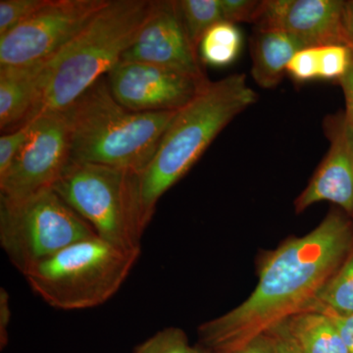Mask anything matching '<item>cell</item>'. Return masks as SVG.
Segmentation results:
<instances>
[{
    "mask_svg": "<svg viewBox=\"0 0 353 353\" xmlns=\"http://www.w3.org/2000/svg\"><path fill=\"white\" fill-rule=\"evenodd\" d=\"M353 250V218L334 210L312 232L271 252L254 292L238 307L199 327L209 352H225L312 307Z\"/></svg>",
    "mask_w": 353,
    "mask_h": 353,
    "instance_id": "1",
    "label": "cell"
},
{
    "mask_svg": "<svg viewBox=\"0 0 353 353\" xmlns=\"http://www.w3.org/2000/svg\"><path fill=\"white\" fill-rule=\"evenodd\" d=\"M152 0H108L43 67L41 97L32 119L63 112L99 79L108 74L138 38L152 15Z\"/></svg>",
    "mask_w": 353,
    "mask_h": 353,
    "instance_id": "2",
    "label": "cell"
},
{
    "mask_svg": "<svg viewBox=\"0 0 353 353\" xmlns=\"http://www.w3.org/2000/svg\"><path fill=\"white\" fill-rule=\"evenodd\" d=\"M257 101L245 74L209 82L192 101L178 111L157 152L138 174L139 201L148 227L157 204L201 158L225 127Z\"/></svg>",
    "mask_w": 353,
    "mask_h": 353,
    "instance_id": "3",
    "label": "cell"
},
{
    "mask_svg": "<svg viewBox=\"0 0 353 353\" xmlns=\"http://www.w3.org/2000/svg\"><path fill=\"white\" fill-rule=\"evenodd\" d=\"M72 159L139 174L152 161L178 111L134 112L99 79L67 110Z\"/></svg>",
    "mask_w": 353,
    "mask_h": 353,
    "instance_id": "4",
    "label": "cell"
},
{
    "mask_svg": "<svg viewBox=\"0 0 353 353\" xmlns=\"http://www.w3.org/2000/svg\"><path fill=\"white\" fill-rule=\"evenodd\" d=\"M139 254L95 236L67 246L24 276L32 292L51 307L83 310L115 296Z\"/></svg>",
    "mask_w": 353,
    "mask_h": 353,
    "instance_id": "5",
    "label": "cell"
},
{
    "mask_svg": "<svg viewBox=\"0 0 353 353\" xmlns=\"http://www.w3.org/2000/svg\"><path fill=\"white\" fill-rule=\"evenodd\" d=\"M52 189L102 240L128 252H141L146 226L138 174L71 159Z\"/></svg>",
    "mask_w": 353,
    "mask_h": 353,
    "instance_id": "6",
    "label": "cell"
},
{
    "mask_svg": "<svg viewBox=\"0 0 353 353\" xmlns=\"http://www.w3.org/2000/svg\"><path fill=\"white\" fill-rule=\"evenodd\" d=\"M95 236L94 228L53 189L21 199L0 197V245L23 275L67 246Z\"/></svg>",
    "mask_w": 353,
    "mask_h": 353,
    "instance_id": "7",
    "label": "cell"
},
{
    "mask_svg": "<svg viewBox=\"0 0 353 353\" xmlns=\"http://www.w3.org/2000/svg\"><path fill=\"white\" fill-rule=\"evenodd\" d=\"M108 0H48L12 31L0 37V68L46 62L64 48Z\"/></svg>",
    "mask_w": 353,
    "mask_h": 353,
    "instance_id": "8",
    "label": "cell"
},
{
    "mask_svg": "<svg viewBox=\"0 0 353 353\" xmlns=\"http://www.w3.org/2000/svg\"><path fill=\"white\" fill-rule=\"evenodd\" d=\"M27 125L25 143L0 176V197L21 199L52 189L71 161V131L64 112L43 113Z\"/></svg>",
    "mask_w": 353,
    "mask_h": 353,
    "instance_id": "9",
    "label": "cell"
},
{
    "mask_svg": "<svg viewBox=\"0 0 353 353\" xmlns=\"http://www.w3.org/2000/svg\"><path fill=\"white\" fill-rule=\"evenodd\" d=\"M108 75L114 99L134 112L180 111L209 83L208 79L201 80L157 65L123 60Z\"/></svg>",
    "mask_w": 353,
    "mask_h": 353,
    "instance_id": "10",
    "label": "cell"
},
{
    "mask_svg": "<svg viewBox=\"0 0 353 353\" xmlns=\"http://www.w3.org/2000/svg\"><path fill=\"white\" fill-rule=\"evenodd\" d=\"M123 61L143 62L205 80L183 26L178 1H155L152 15Z\"/></svg>",
    "mask_w": 353,
    "mask_h": 353,
    "instance_id": "11",
    "label": "cell"
},
{
    "mask_svg": "<svg viewBox=\"0 0 353 353\" xmlns=\"http://www.w3.org/2000/svg\"><path fill=\"white\" fill-rule=\"evenodd\" d=\"M345 9L341 0H267L255 25L289 32L306 48L348 46Z\"/></svg>",
    "mask_w": 353,
    "mask_h": 353,
    "instance_id": "12",
    "label": "cell"
},
{
    "mask_svg": "<svg viewBox=\"0 0 353 353\" xmlns=\"http://www.w3.org/2000/svg\"><path fill=\"white\" fill-rule=\"evenodd\" d=\"M325 125L329 152L297 197L296 209L301 212L316 202L331 201L353 218V125L345 113L330 116Z\"/></svg>",
    "mask_w": 353,
    "mask_h": 353,
    "instance_id": "13",
    "label": "cell"
},
{
    "mask_svg": "<svg viewBox=\"0 0 353 353\" xmlns=\"http://www.w3.org/2000/svg\"><path fill=\"white\" fill-rule=\"evenodd\" d=\"M46 62L0 68V129L2 132L15 131L31 122L41 97Z\"/></svg>",
    "mask_w": 353,
    "mask_h": 353,
    "instance_id": "14",
    "label": "cell"
},
{
    "mask_svg": "<svg viewBox=\"0 0 353 353\" xmlns=\"http://www.w3.org/2000/svg\"><path fill=\"white\" fill-rule=\"evenodd\" d=\"M303 48L306 46L289 32L256 29L252 39V78L261 88L277 87L292 58Z\"/></svg>",
    "mask_w": 353,
    "mask_h": 353,
    "instance_id": "15",
    "label": "cell"
},
{
    "mask_svg": "<svg viewBox=\"0 0 353 353\" xmlns=\"http://www.w3.org/2000/svg\"><path fill=\"white\" fill-rule=\"evenodd\" d=\"M301 353H348L331 317L317 309H306L285 320Z\"/></svg>",
    "mask_w": 353,
    "mask_h": 353,
    "instance_id": "16",
    "label": "cell"
},
{
    "mask_svg": "<svg viewBox=\"0 0 353 353\" xmlns=\"http://www.w3.org/2000/svg\"><path fill=\"white\" fill-rule=\"evenodd\" d=\"M243 34L236 25L220 22L204 34L199 53L204 64L211 67H226L240 55Z\"/></svg>",
    "mask_w": 353,
    "mask_h": 353,
    "instance_id": "17",
    "label": "cell"
},
{
    "mask_svg": "<svg viewBox=\"0 0 353 353\" xmlns=\"http://www.w3.org/2000/svg\"><path fill=\"white\" fill-rule=\"evenodd\" d=\"M309 309L327 310L339 315L353 314V250Z\"/></svg>",
    "mask_w": 353,
    "mask_h": 353,
    "instance_id": "18",
    "label": "cell"
},
{
    "mask_svg": "<svg viewBox=\"0 0 353 353\" xmlns=\"http://www.w3.org/2000/svg\"><path fill=\"white\" fill-rule=\"evenodd\" d=\"M185 32L197 51L209 29L223 22L220 0H181L178 1Z\"/></svg>",
    "mask_w": 353,
    "mask_h": 353,
    "instance_id": "19",
    "label": "cell"
},
{
    "mask_svg": "<svg viewBox=\"0 0 353 353\" xmlns=\"http://www.w3.org/2000/svg\"><path fill=\"white\" fill-rule=\"evenodd\" d=\"M192 350L185 332L170 327L153 334L134 348L132 353H192Z\"/></svg>",
    "mask_w": 353,
    "mask_h": 353,
    "instance_id": "20",
    "label": "cell"
},
{
    "mask_svg": "<svg viewBox=\"0 0 353 353\" xmlns=\"http://www.w3.org/2000/svg\"><path fill=\"white\" fill-rule=\"evenodd\" d=\"M48 0H1L0 1V37L12 31L32 14L36 13Z\"/></svg>",
    "mask_w": 353,
    "mask_h": 353,
    "instance_id": "21",
    "label": "cell"
},
{
    "mask_svg": "<svg viewBox=\"0 0 353 353\" xmlns=\"http://www.w3.org/2000/svg\"><path fill=\"white\" fill-rule=\"evenodd\" d=\"M320 78L321 80H339L347 72L350 60L348 46H319Z\"/></svg>",
    "mask_w": 353,
    "mask_h": 353,
    "instance_id": "22",
    "label": "cell"
},
{
    "mask_svg": "<svg viewBox=\"0 0 353 353\" xmlns=\"http://www.w3.org/2000/svg\"><path fill=\"white\" fill-rule=\"evenodd\" d=\"M287 74L297 83H307L320 78L319 50L306 48L290 60Z\"/></svg>",
    "mask_w": 353,
    "mask_h": 353,
    "instance_id": "23",
    "label": "cell"
},
{
    "mask_svg": "<svg viewBox=\"0 0 353 353\" xmlns=\"http://www.w3.org/2000/svg\"><path fill=\"white\" fill-rule=\"evenodd\" d=\"M224 22L256 23L261 12L263 1L252 0H220Z\"/></svg>",
    "mask_w": 353,
    "mask_h": 353,
    "instance_id": "24",
    "label": "cell"
},
{
    "mask_svg": "<svg viewBox=\"0 0 353 353\" xmlns=\"http://www.w3.org/2000/svg\"><path fill=\"white\" fill-rule=\"evenodd\" d=\"M28 134V125L0 137V176L10 168Z\"/></svg>",
    "mask_w": 353,
    "mask_h": 353,
    "instance_id": "25",
    "label": "cell"
},
{
    "mask_svg": "<svg viewBox=\"0 0 353 353\" xmlns=\"http://www.w3.org/2000/svg\"><path fill=\"white\" fill-rule=\"evenodd\" d=\"M267 333L270 334L273 338L275 353H301L285 321L276 325Z\"/></svg>",
    "mask_w": 353,
    "mask_h": 353,
    "instance_id": "26",
    "label": "cell"
},
{
    "mask_svg": "<svg viewBox=\"0 0 353 353\" xmlns=\"http://www.w3.org/2000/svg\"><path fill=\"white\" fill-rule=\"evenodd\" d=\"M208 352V350H206ZM208 353H275L273 338L269 333L259 334L245 345L225 352Z\"/></svg>",
    "mask_w": 353,
    "mask_h": 353,
    "instance_id": "27",
    "label": "cell"
},
{
    "mask_svg": "<svg viewBox=\"0 0 353 353\" xmlns=\"http://www.w3.org/2000/svg\"><path fill=\"white\" fill-rule=\"evenodd\" d=\"M12 310L10 296L6 288H0V348L3 350L8 345V328L10 325Z\"/></svg>",
    "mask_w": 353,
    "mask_h": 353,
    "instance_id": "28",
    "label": "cell"
},
{
    "mask_svg": "<svg viewBox=\"0 0 353 353\" xmlns=\"http://www.w3.org/2000/svg\"><path fill=\"white\" fill-rule=\"evenodd\" d=\"M348 46L350 48V64H348L347 72L339 80V83L345 95V111L343 113L348 122L353 125V46Z\"/></svg>",
    "mask_w": 353,
    "mask_h": 353,
    "instance_id": "29",
    "label": "cell"
},
{
    "mask_svg": "<svg viewBox=\"0 0 353 353\" xmlns=\"http://www.w3.org/2000/svg\"><path fill=\"white\" fill-rule=\"evenodd\" d=\"M320 311H323L331 317L341 334V340L345 343L347 352L353 353V314L339 315L327 310Z\"/></svg>",
    "mask_w": 353,
    "mask_h": 353,
    "instance_id": "30",
    "label": "cell"
},
{
    "mask_svg": "<svg viewBox=\"0 0 353 353\" xmlns=\"http://www.w3.org/2000/svg\"><path fill=\"white\" fill-rule=\"evenodd\" d=\"M345 29H347L348 46H353V1H347Z\"/></svg>",
    "mask_w": 353,
    "mask_h": 353,
    "instance_id": "31",
    "label": "cell"
},
{
    "mask_svg": "<svg viewBox=\"0 0 353 353\" xmlns=\"http://www.w3.org/2000/svg\"><path fill=\"white\" fill-rule=\"evenodd\" d=\"M192 353H208L204 348L201 347H194Z\"/></svg>",
    "mask_w": 353,
    "mask_h": 353,
    "instance_id": "32",
    "label": "cell"
}]
</instances>
